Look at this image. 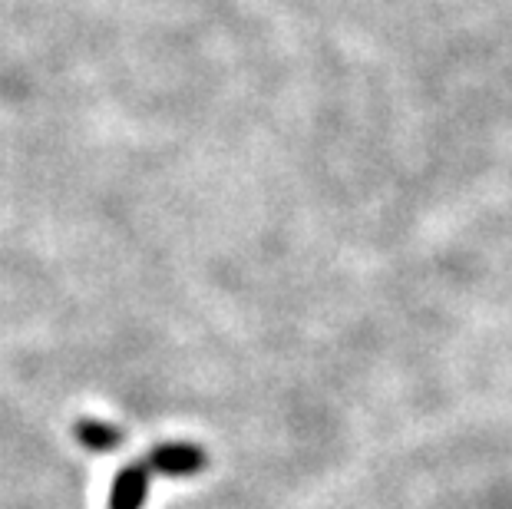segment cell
I'll return each mask as SVG.
<instances>
[{
    "label": "cell",
    "mask_w": 512,
    "mask_h": 509,
    "mask_svg": "<svg viewBox=\"0 0 512 509\" xmlns=\"http://www.w3.org/2000/svg\"><path fill=\"white\" fill-rule=\"evenodd\" d=\"M152 473L146 460L129 463L116 473L113 490H110V509H143L149 500V486H152Z\"/></svg>",
    "instance_id": "obj_2"
},
{
    "label": "cell",
    "mask_w": 512,
    "mask_h": 509,
    "mask_svg": "<svg viewBox=\"0 0 512 509\" xmlns=\"http://www.w3.org/2000/svg\"><path fill=\"white\" fill-rule=\"evenodd\" d=\"M149 470L156 476H172V480H185V476H195L205 470L209 463V453H205L199 443L189 440H176V443H159L156 450L146 457Z\"/></svg>",
    "instance_id": "obj_1"
},
{
    "label": "cell",
    "mask_w": 512,
    "mask_h": 509,
    "mask_svg": "<svg viewBox=\"0 0 512 509\" xmlns=\"http://www.w3.org/2000/svg\"><path fill=\"white\" fill-rule=\"evenodd\" d=\"M76 440L93 453H113V450H119V443L126 440V433L113 424H106V420L83 417L80 424H76Z\"/></svg>",
    "instance_id": "obj_3"
}]
</instances>
